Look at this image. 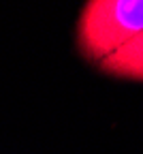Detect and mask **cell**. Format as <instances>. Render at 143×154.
Segmentation results:
<instances>
[{"label": "cell", "mask_w": 143, "mask_h": 154, "mask_svg": "<svg viewBox=\"0 0 143 154\" xmlns=\"http://www.w3.org/2000/svg\"><path fill=\"white\" fill-rule=\"evenodd\" d=\"M143 32V0H90L77 19V49L100 66Z\"/></svg>", "instance_id": "6da1fadb"}, {"label": "cell", "mask_w": 143, "mask_h": 154, "mask_svg": "<svg viewBox=\"0 0 143 154\" xmlns=\"http://www.w3.org/2000/svg\"><path fill=\"white\" fill-rule=\"evenodd\" d=\"M98 69L113 77L143 82V32L137 34L128 45L111 54Z\"/></svg>", "instance_id": "7a4b0ae2"}]
</instances>
